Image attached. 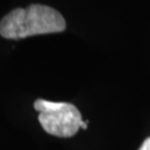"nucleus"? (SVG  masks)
<instances>
[{
    "label": "nucleus",
    "instance_id": "nucleus-3",
    "mask_svg": "<svg viewBox=\"0 0 150 150\" xmlns=\"http://www.w3.org/2000/svg\"><path fill=\"white\" fill-rule=\"evenodd\" d=\"M139 150H150V137L144 141V144L141 145Z\"/></svg>",
    "mask_w": 150,
    "mask_h": 150
},
{
    "label": "nucleus",
    "instance_id": "nucleus-2",
    "mask_svg": "<svg viewBox=\"0 0 150 150\" xmlns=\"http://www.w3.org/2000/svg\"><path fill=\"white\" fill-rule=\"evenodd\" d=\"M33 107L39 112V122L47 134L68 138L77 134L80 128L81 113L71 103L38 99Z\"/></svg>",
    "mask_w": 150,
    "mask_h": 150
},
{
    "label": "nucleus",
    "instance_id": "nucleus-1",
    "mask_svg": "<svg viewBox=\"0 0 150 150\" xmlns=\"http://www.w3.org/2000/svg\"><path fill=\"white\" fill-rule=\"evenodd\" d=\"M66 21L59 11L48 6L31 5L17 8L6 15L0 21V36L7 39L22 38L61 32Z\"/></svg>",
    "mask_w": 150,
    "mask_h": 150
}]
</instances>
